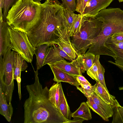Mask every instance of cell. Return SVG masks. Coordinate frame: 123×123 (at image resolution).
Returning <instances> with one entry per match:
<instances>
[{"label":"cell","instance_id":"obj_14","mask_svg":"<svg viewBox=\"0 0 123 123\" xmlns=\"http://www.w3.org/2000/svg\"><path fill=\"white\" fill-rule=\"evenodd\" d=\"M105 45L115 54V56L114 58L115 63L123 66V43L112 42L110 38L106 42Z\"/></svg>","mask_w":123,"mask_h":123},{"label":"cell","instance_id":"obj_6","mask_svg":"<svg viewBox=\"0 0 123 123\" xmlns=\"http://www.w3.org/2000/svg\"><path fill=\"white\" fill-rule=\"evenodd\" d=\"M9 31L11 49L20 55L26 62L31 63L35 54V48L30 42L27 33L10 26Z\"/></svg>","mask_w":123,"mask_h":123},{"label":"cell","instance_id":"obj_12","mask_svg":"<svg viewBox=\"0 0 123 123\" xmlns=\"http://www.w3.org/2000/svg\"><path fill=\"white\" fill-rule=\"evenodd\" d=\"M10 26L6 22L0 20V56L3 55L10 48V39L9 31Z\"/></svg>","mask_w":123,"mask_h":123},{"label":"cell","instance_id":"obj_28","mask_svg":"<svg viewBox=\"0 0 123 123\" xmlns=\"http://www.w3.org/2000/svg\"><path fill=\"white\" fill-rule=\"evenodd\" d=\"M112 123H123V106L120 105L113 108Z\"/></svg>","mask_w":123,"mask_h":123},{"label":"cell","instance_id":"obj_30","mask_svg":"<svg viewBox=\"0 0 123 123\" xmlns=\"http://www.w3.org/2000/svg\"><path fill=\"white\" fill-rule=\"evenodd\" d=\"M3 8V20L6 22V17L8 12L12 6L19 0H4Z\"/></svg>","mask_w":123,"mask_h":123},{"label":"cell","instance_id":"obj_18","mask_svg":"<svg viewBox=\"0 0 123 123\" xmlns=\"http://www.w3.org/2000/svg\"><path fill=\"white\" fill-rule=\"evenodd\" d=\"M13 112V108L11 103L8 104L4 94L0 88V114L9 122Z\"/></svg>","mask_w":123,"mask_h":123},{"label":"cell","instance_id":"obj_32","mask_svg":"<svg viewBox=\"0 0 123 123\" xmlns=\"http://www.w3.org/2000/svg\"><path fill=\"white\" fill-rule=\"evenodd\" d=\"M91 0H76V11L82 15L87 5Z\"/></svg>","mask_w":123,"mask_h":123},{"label":"cell","instance_id":"obj_9","mask_svg":"<svg viewBox=\"0 0 123 123\" xmlns=\"http://www.w3.org/2000/svg\"><path fill=\"white\" fill-rule=\"evenodd\" d=\"M113 0H91L87 5L82 16L95 17L101 10L106 9Z\"/></svg>","mask_w":123,"mask_h":123},{"label":"cell","instance_id":"obj_15","mask_svg":"<svg viewBox=\"0 0 123 123\" xmlns=\"http://www.w3.org/2000/svg\"><path fill=\"white\" fill-rule=\"evenodd\" d=\"M94 92L102 99L108 104L111 105L113 108L119 104L115 97L110 94L99 82L96 81Z\"/></svg>","mask_w":123,"mask_h":123},{"label":"cell","instance_id":"obj_34","mask_svg":"<svg viewBox=\"0 0 123 123\" xmlns=\"http://www.w3.org/2000/svg\"><path fill=\"white\" fill-rule=\"evenodd\" d=\"M110 38L112 42L123 43V31L120 32L114 33Z\"/></svg>","mask_w":123,"mask_h":123},{"label":"cell","instance_id":"obj_2","mask_svg":"<svg viewBox=\"0 0 123 123\" xmlns=\"http://www.w3.org/2000/svg\"><path fill=\"white\" fill-rule=\"evenodd\" d=\"M54 0H46L42 4L39 22L27 34L34 48L43 44H55L58 34L57 29L64 27L57 15L58 11L62 7Z\"/></svg>","mask_w":123,"mask_h":123},{"label":"cell","instance_id":"obj_11","mask_svg":"<svg viewBox=\"0 0 123 123\" xmlns=\"http://www.w3.org/2000/svg\"><path fill=\"white\" fill-rule=\"evenodd\" d=\"M15 62L14 71V78L17 81L18 84V92L19 100L21 99L20 83L21 74L22 71H25L27 68L26 61L19 54L15 51Z\"/></svg>","mask_w":123,"mask_h":123},{"label":"cell","instance_id":"obj_31","mask_svg":"<svg viewBox=\"0 0 123 123\" xmlns=\"http://www.w3.org/2000/svg\"><path fill=\"white\" fill-rule=\"evenodd\" d=\"M87 73L92 79L98 82V68L94 61L92 66L87 71Z\"/></svg>","mask_w":123,"mask_h":123},{"label":"cell","instance_id":"obj_35","mask_svg":"<svg viewBox=\"0 0 123 123\" xmlns=\"http://www.w3.org/2000/svg\"><path fill=\"white\" fill-rule=\"evenodd\" d=\"M76 78L77 81L80 84V86L84 85H92L82 75L77 76Z\"/></svg>","mask_w":123,"mask_h":123},{"label":"cell","instance_id":"obj_24","mask_svg":"<svg viewBox=\"0 0 123 123\" xmlns=\"http://www.w3.org/2000/svg\"><path fill=\"white\" fill-rule=\"evenodd\" d=\"M60 82L54 83L49 90V98L50 102L58 109L60 97Z\"/></svg>","mask_w":123,"mask_h":123},{"label":"cell","instance_id":"obj_36","mask_svg":"<svg viewBox=\"0 0 123 123\" xmlns=\"http://www.w3.org/2000/svg\"><path fill=\"white\" fill-rule=\"evenodd\" d=\"M73 118H74L73 120L68 121L66 123H81L85 120L82 118L78 117H74Z\"/></svg>","mask_w":123,"mask_h":123},{"label":"cell","instance_id":"obj_41","mask_svg":"<svg viewBox=\"0 0 123 123\" xmlns=\"http://www.w3.org/2000/svg\"><path fill=\"white\" fill-rule=\"evenodd\" d=\"M119 2H121L123 1V0H118Z\"/></svg>","mask_w":123,"mask_h":123},{"label":"cell","instance_id":"obj_39","mask_svg":"<svg viewBox=\"0 0 123 123\" xmlns=\"http://www.w3.org/2000/svg\"><path fill=\"white\" fill-rule=\"evenodd\" d=\"M33 1L36 2L40 3H41L40 1L42 0H32Z\"/></svg>","mask_w":123,"mask_h":123},{"label":"cell","instance_id":"obj_27","mask_svg":"<svg viewBox=\"0 0 123 123\" xmlns=\"http://www.w3.org/2000/svg\"><path fill=\"white\" fill-rule=\"evenodd\" d=\"M100 57V55H96L94 60L98 68V82L107 91H108L106 87L104 79V74L105 71V69L100 63L99 61Z\"/></svg>","mask_w":123,"mask_h":123},{"label":"cell","instance_id":"obj_3","mask_svg":"<svg viewBox=\"0 0 123 123\" xmlns=\"http://www.w3.org/2000/svg\"><path fill=\"white\" fill-rule=\"evenodd\" d=\"M95 17L103 22L99 34L92 41L86 53L103 55L114 58L115 55L105 45V42L114 33L123 31V10L119 8H109L100 11Z\"/></svg>","mask_w":123,"mask_h":123},{"label":"cell","instance_id":"obj_4","mask_svg":"<svg viewBox=\"0 0 123 123\" xmlns=\"http://www.w3.org/2000/svg\"><path fill=\"white\" fill-rule=\"evenodd\" d=\"M42 5L32 0H19L9 10L6 22L13 29L28 33L39 22Z\"/></svg>","mask_w":123,"mask_h":123},{"label":"cell","instance_id":"obj_19","mask_svg":"<svg viewBox=\"0 0 123 123\" xmlns=\"http://www.w3.org/2000/svg\"><path fill=\"white\" fill-rule=\"evenodd\" d=\"M60 97L58 110L66 119L70 121L72 117L71 112L66 98L63 91L62 86L60 82Z\"/></svg>","mask_w":123,"mask_h":123},{"label":"cell","instance_id":"obj_8","mask_svg":"<svg viewBox=\"0 0 123 123\" xmlns=\"http://www.w3.org/2000/svg\"><path fill=\"white\" fill-rule=\"evenodd\" d=\"M57 31L58 34L56 44L73 60L75 59L78 54L70 41L68 29L66 27L59 28Z\"/></svg>","mask_w":123,"mask_h":123},{"label":"cell","instance_id":"obj_20","mask_svg":"<svg viewBox=\"0 0 123 123\" xmlns=\"http://www.w3.org/2000/svg\"><path fill=\"white\" fill-rule=\"evenodd\" d=\"M61 60H65L60 55L56 44H51L47 48L43 66Z\"/></svg>","mask_w":123,"mask_h":123},{"label":"cell","instance_id":"obj_16","mask_svg":"<svg viewBox=\"0 0 123 123\" xmlns=\"http://www.w3.org/2000/svg\"><path fill=\"white\" fill-rule=\"evenodd\" d=\"M48 64L55 66L70 74L75 76L82 75V73L73 61L69 62L65 60H61L52 63Z\"/></svg>","mask_w":123,"mask_h":123},{"label":"cell","instance_id":"obj_37","mask_svg":"<svg viewBox=\"0 0 123 123\" xmlns=\"http://www.w3.org/2000/svg\"><path fill=\"white\" fill-rule=\"evenodd\" d=\"M4 5V0H0V20L3 19V15L2 9L3 8Z\"/></svg>","mask_w":123,"mask_h":123},{"label":"cell","instance_id":"obj_25","mask_svg":"<svg viewBox=\"0 0 123 123\" xmlns=\"http://www.w3.org/2000/svg\"><path fill=\"white\" fill-rule=\"evenodd\" d=\"M82 17L81 14H74L73 21L68 33L70 37L74 36L80 31L82 25Z\"/></svg>","mask_w":123,"mask_h":123},{"label":"cell","instance_id":"obj_1","mask_svg":"<svg viewBox=\"0 0 123 123\" xmlns=\"http://www.w3.org/2000/svg\"><path fill=\"white\" fill-rule=\"evenodd\" d=\"M33 68L35 81L26 87L29 97L24 105V123H66L65 118L50 101L49 89L43 88L39 81L38 70Z\"/></svg>","mask_w":123,"mask_h":123},{"label":"cell","instance_id":"obj_7","mask_svg":"<svg viewBox=\"0 0 123 123\" xmlns=\"http://www.w3.org/2000/svg\"><path fill=\"white\" fill-rule=\"evenodd\" d=\"M11 49L10 48L2 56H0V83L7 86L14 84L15 51Z\"/></svg>","mask_w":123,"mask_h":123},{"label":"cell","instance_id":"obj_13","mask_svg":"<svg viewBox=\"0 0 123 123\" xmlns=\"http://www.w3.org/2000/svg\"><path fill=\"white\" fill-rule=\"evenodd\" d=\"M95 55L89 53L79 54L77 58L73 61L80 72L84 73L90 68L95 60Z\"/></svg>","mask_w":123,"mask_h":123},{"label":"cell","instance_id":"obj_21","mask_svg":"<svg viewBox=\"0 0 123 123\" xmlns=\"http://www.w3.org/2000/svg\"><path fill=\"white\" fill-rule=\"evenodd\" d=\"M91 97L95 103L102 109L108 118L113 116V110L111 105L105 102L94 92Z\"/></svg>","mask_w":123,"mask_h":123},{"label":"cell","instance_id":"obj_22","mask_svg":"<svg viewBox=\"0 0 123 123\" xmlns=\"http://www.w3.org/2000/svg\"><path fill=\"white\" fill-rule=\"evenodd\" d=\"M51 44H43L35 48L37 69H39L43 66L47 48Z\"/></svg>","mask_w":123,"mask_h":123},{"label":"cell","instance_id":"obj_29","mask_svg":"<svg viewBox=\"0 0 123 123\" xmlns=\"http://www.w3.org/2000/svg\"><path fill=\"white\" fill-rule=\"evenodd\" d=\"M81 86V87H76L77 89L82 93L87 98L91 97L94 92L95 85L94 86L84 85Z\"/></svg>","mask_w":123,"mask_h":123},{"label":"cell","instance_id":"obj_38","mask_svg":"<svg viewBox=\"0 0 123 123\" xmlns=\"http://www.w3.org/2000/svg\"><path fill=\"white\" fill-rule=\"evenodd\" d=\"M108 62L111 63L116 65L119 68H120V69H121L123 71V66H121L111 61H109Z\"/></svg>","mask_w":123,"mask_h":123},{"label":"cell","instance_id":"obj_33","mask_svg":"<svg viewBox=\"0 0 123 123\" xmlns=\"http://www.w3.org/2000/svg\"><path fill=\"white\" fill-rule=\"evenodd\" d=\"M62 3L61 4L63 8H67L70 11L74 12L76 9V0H61Z\"/></svg>","mask_w":123,"mask_h":123},{"label":"cell","instance_id":"obj_40","mask_svg":"<svg viewBox=\"0 0 123 123\" xmlns=\"http://www.w3.org/2000/svg\"><path fill=\"white\" fill-rule=\"evenodd\" d=\"M119 90H123V86L120 87H119Z\"/></svg>","mask_w":123,"mask_h":123},{"label":"cell","instance_id":"obj_26","mask_svg":"<svg viewBox=\"0 0 123 123\" xmlns=\"http://www.w3.org/2000/svg\"><path fill=\"white\" fill-rule=\"evenodd\" d=\"M87 100L86 103L89 108L100 116L105 121H108V118L102 109L95 103L91 97L87 98Z\"/></svg>","mask_w":123,"mask_h":123},{"label":"cell","instance_id":"obj_23","mask_svg":"<svg viewBox=\"0 0 123 123\" xmlns=\"http://www.w3.org/2000/svg\"><path fill=\"white\" fill-rule=\"evenodd\" d=\"M89 108L86 102H83L79 108L72 113V117L81 118L85 120H90L92 119V116Z\"/></svg>","mask_w":123,"mask_h":123},{"label":"cell","instance_id":"obj_5","mask_svg":"<svg viewBox=\"0 0 123 123\" xmlns=\"http://www.w3.org/2000/svg\"><path fill=\"white\" fill-rule=\"evenodd\" d=\"M82 20L80 31L72 37L71 42L78 55L86 53L91 45L92 40L101 31L103 24L95 17L82 16Z\"/></svg>","mask_w":123,"mask_h":123},{"label":"cell","instance_id":"obj_10","mask_svg":"<svg viewBox=\"0 0 123 123\" xmlns=\"http://www.w3.org/2000/svg\"><path fill=\"white\" fill-rule=\"evenodd\" d=\"M53 74V80L57 82H65L76 87L79 86L80 84L77 81V76L73 75L67 73L58 68L49 64H48Z\"/></svg>","mask_w":123,"mask_h":123},{"label":"cell","instance_id":"obj_17","mask_svg":"<svg viewBox=\"0 0 123 123\" xmlns=\"http://www.w3.org/2000/svg\"><path fill=\"white\" fill-rule=\"evenodd\" d=\"M74 12L67 8H60L57 13V17L62 26L68 29V33L73 20Z\"/></svg>","mask_w":123,"mask_h":123}]
</instances>
